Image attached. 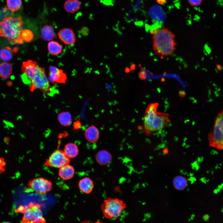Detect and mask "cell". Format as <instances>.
<instances>
[{
  "instance_id": "e0dca14e",
  "label": "cell",
  "mask_w": 223,
  "mask_h": 223,
  "mask_svg": "<svg viewBox=\"0 0 223 223\" xmlns=\"http://www.w3.org/2000/svg\"><path fill=\"white\" fill-rule=\"evenodd\" d=\"M81 3L79 0H66L64 4L65 10L68 12L73 13L80 8Z\"/></svg>"
},
{
  "instance_id": "1f68e13d",
  "label": "cell",
  "mask_w": 223,
  "mask_h": 223,
  "mask_svg": "<svg viewBox=\"0 0 223 223\" xmlns=\"http://www.w3.org/2000/svg\"><path fill=\"white\" fill-rule=\"evenodd\" d=\"M81 223H91L90 221V220H86L82 221ZM93 223H103L102 222L100 221H96Z\"/></svg>"
},
{
  "instance_id": "e575fe53",
  "label": "cell",
  "mask_w": 223,
  "mask_h": 223,
  "mask_svg": "<svg viewBox=\"0 0 223 223\" xmlns=\"http://www.w3.org/2000/svg\"><path fill=\"white\" fill-rule=\"evenodd\" d=\"M216 68L219 71H220L222 69V67L221 66V65L219 64H218L216 65Z\"/></svg>"
},
{
  "instance_id": "52a82bcc",
  "label": "cell",
  "mask_w": 223,
  "mask_h": 223,
  "mask_svg": "<svg viewBox=\"0 0 223 223\" xmlns=\"http://www.w3.org/2000/svg\"><path fill=\"white\" fill-rule=\"evenodd\" d=\"M39 204L31 203L26 207L21 223H46Z\"/></svg>"
},
{
  "instance_id": "44dd1931",
  "label": "cell",
  "mask_w": 223,
  "mask_h": 223,
  "mask_svg": "<svg viewBox=\"0 0 223 223\" xmlns=\"http://www.w3.org/2000/svg\"><path fill=\"white\" fill-rule=\"evenodd\" d=\"M47 48L50 54L52 55H57L60 54L62 50L61 45L57 42L50 41L48 44Z\"/></svg>"
},
{
  "instance_id": "9c48e42d",
  "label": "cell",
  "mask_w": 223,
  "mask_h": 223,
  "mask_svg": "<svg viewBox=\"0 0 223 223\" xmlns=\"http://www.w3.org/2000/svg\"><path fill=\"white\" fill-rule=\"evenodd\" d=\"M28 186L35 192L44 194L51 190L52 185L49 180L43 177L32 179L30 180Z\"/></svg>"
},
{
  "instance_id": "f1b7e54d",
  "label": "cell",
  "mask_w": 223,
  "mask_h": 223,
  "mask_svg": "<svg viewBox=\"0 0 223 223\" xmlns=\"http://www.w3.org/2000/svg\"><path fill=\"white\" fill-rule=\"evenodd\" d=\"M81 126V124L80 120H78L75 121L73 124V127L75 129H79Z\"/></svg>"
},
{
  "instance_id": "8d00e7d4",
  "label": "cell",
  "mask_w": 223,
  "mask_h": 223,
  "mask_svg": "<svg viewBox=\"0 0 223 223\" xmlns=\"http://www.w3.org/2000/svg\"><path fill=\"white\" fill-rule=\"evenodd\" d=\"M1 223H11L10 222H7V221H5V222H2Z\"/></svg>"
},
{
  "instance_id": "8992f818",
  "label": "cell",
  "mask_w": 223,
  "mask_h": 223,
  "mask_svg": "<svg viewBox=\"0 0 223 223\" xmlns=\"http://www.w3.org/2000/svg\"><path fill=\"white\" fill-rule=\"evenodd\" d=\"M210 146L223 150V110L216 117L213 128L208 135Z\"/></svg>"
},
{
  "instance_id": "ffe728a7",
  "label": "cell",
  "mask_w": 223,
  "mask_h": 223,
  "mask_svg": "<svg viewBox=\"0 0 223 223\" xmlns=\"http://www.w3.org/2000/svg\"><path fill=\"white\" fill-rule=\"evenodd\" d=\"M57 119L60 124L63 126H68L72 122V116L68 112H62L57 116Z\"/></svg>"
},
{
  "instance_id": "7a4b0ae2",
  "label": "cell",
  "mask_w": 223,
  "mask_h": 223,
  "mask_svg": "<svg viewBox=\"0 0 223 223\" xmlns=\"http://www.w3.org/2000/svg\"><path fill=\"white\" fill-rule=\"evenodd\" d=\"M153 45L155 54L164 59L174 52L176 43L175 35L168 28H163L151 31Z\"/></svg>"
},
{
  "instance_id": "f546056e",
  "label": "cell",
  "mask_w": 223,
  "mask_h": 223,
  "mask_svg": "<svg viewBox=\"0 0 223 223\" xmlns=\"http://www.w3.org/2000/svg\"><path fill=\"white\" fill-rule=\"evenodd\" d=\"M156 2L159 4H162L164 3L166 0H156Z\"/></svg>"
},
{
  "instance_id": "7c38bea8",
  "label": "cell",
  "mask_w": 223,
  "mask_h": 223,
  "mask_svg": "<svg viewBox=\"0 0 223 223\" xmlns=\"http://www.w3.org/2000/svg\"><path fill=\"white\" fill-rule=\"evenodd\" d=\"M100 136L98 129L94 125L88 127L84 131L85 138L89 142L94 143L98 141Z\"/></svg>"
},
{
  "instance_id": "cb8c5ba5",
  "label": "cell",
  "mask_w": 223,
  "mask_h": 223,
  "mask_svg": "<svg viewBox=\"0 0 223 223\" xmlns=\"http://www.w3.org/2000/svg\"><path fill=\"white\" fill-rule=\"evenodd\" d=\"M34 37V35L30 30L25 29L22 30L21 34V38L24 42H30L33 40Z\"/></svg>"
},
{
  "instance_id": "83f0119b",
  "label": "cell",
  "mask_w": 223,
  "mask_h": 223,
  "mask_svg": "<svg viewBox=\"0 0 223 223\" xmlns=\"http://www.w3.org/2000/svg\"><path fill=\"white\" fill-rule=\"evenodd\" d=\"M6 164L4 159L2 158H0V174L5 170L3 167L5 166Z\"/></svg>"
},
{
  "instance_id": "484cf974",
  "label": "cell",
  "mask_w": 223,
  "mask_h": 223,
  "mask_svg": "<svg viewBox=\"0 0 223 223\" xmlns=\"http://www.w3.org/2000/svg\"><path fill=\"white\" fill-rule=\"evenodd\" d=\"M149 72L147 70L142 69L139 73V78L142 80L145 79L147 77Z\"/></svg>"
},
{
  "instance_id": "2e32d148",
  "label": "cell",
  "mask_w": 223,
  "mask_h": 223,
  "mask_svg": "<svg viewBox=\"0 0 223 223\" xmlns=\"http://www.w3.org/2000/svg\"><path fill=\"white\" fill-rule=\"evenodd\" d=\"M63 151L68 158H73L78 155L79 150L76 144L70 142L65 145Z\"/></svg>"
},
{
  "instance_id": "7402d4cb",
  "label": "cell",
  "mask_w": 223,
  "mask_h": 223,
  "mask_svg": "<svg viewBox=\"0 0 223 223\" xmlns=\"http://www.w3.org/2000/svg\"><path fill=\"white\" fill-rule=\"evenodd\" d=\"M13 49L9 46H5L0 49V58L4 61L11 60L13 57Z\"/></svg>"
},
{
  "instance_id": "4dcf8cb0",
  "label": "cell",
  "mask_w": 223,
  "mask_h": 223,
  "mask_svg": "<svg viewBox=\"0 0 223 223\" xmlns=\"http://www.w3.org/2000/svg\"><path fill=\"white\" fill-rule=\"evenodd\" d=\"M136 66L134 64H131L130 66V69L132 72H134V70L135 69Z\"/></svg>"
},
{
  "instance_id": "5bb4252c",
  "label": "cell",
  "mask_w": 223,
  "mask_h": 223,
  "mask_svg": "<svg viewBox=\"0 0 223 223\" xmlns=\"http://www.w3.org/2000/svg\"><path fill=\"white\" fill-rule=\"evenodd\" d=\"M78 185L80 190L86 194L91 193L94 187L93 181L88 177H85L81 179L79 181Z\"/></svg>"
},
{
  "instance_id": "ba28073f",
  "label": "cell",
  "mask_w": 223,
  "mask_h": 223,
  "mask_svg": "<svg viewBox=\"0 0 223 223\" xmlns=\"http://www.w3.org/2000/svg\"><path fill=\"white\" fill-rule=\"evenodd\" d=\"M70 162V159L66 155L63 151L57 150L50 155L44 164L50 167L60 168L69 164Z\"/></svg>"
},
{
  "instance_id": "603a6c76",
  "label": "cell",
  "mask_w": 223,
  "mask_h": 223,
  "mask_svg": "<svg viewBox=\"0 0 223 223\" xmlns=\"http://www.w3.org/2000/svg\"><path fill=\"white\" fill-rule=\"evenodd\" d=\"M7 5L11 11L15 12L20 8L22 5V0H7Z\"/></svg>"
},
{
  "instance_id": "9a60e30c",
  "label": "cell",
  "mask_w": 223,
  "mask_h": 223,
  "mask_svg": "<svg viewBox=\"0 0 223 223\" xmlns=\"http://www.w3.org/2000/svg\"><path fill=\"white\" fill-rule=\"evenodd\" d=\"M74 174L75 169L74 168L69 164L60 168L59 171V176L64 180H68L72 178Z\"/></svg>"
},
{
  "instance_id": "6da1fadb",
  "label": "cell",
  "mask_w": 223,
  "mask_h": 223,
  "mask_svg": "<svg viewBox=\"0 0 223 223\" xmlns=\"http://www.w3.org/2000/svg\"><path fill=\"white\" fill-rule=\"evenodd\" d=\"M21 70L24 76L30 81L29 89L33 92L39 89L45 93L49 92L51 87L44 68L40 67L36 62L31 60L23 62Z\"/></svg>"
},
{
  "instance_id": "8fae6325",
  "label": "cell",
  "mask_w": 223,
  "mask_h": 223,
  "mask_svg": "<svg viewBox=\"0 0 223 223\" xmlns=\"http://www.w3.org/2000/svg\"><path fill=\"white\" fill-rule=\"evenodd\" d=\"M58 35L60 41L65 45H72L76 42L75 35L73 30L70 28H64L60 29Z\"/></svg>"
},
{
  "instance_id": "4316f807",
  "label": "cell",
  "mask_w": 223,
  "mask_h": 223,
  "mask_svg": "<svg viewBox=\"0 0 223 223\" xmlns=\"http://www.w3.org/2000/svg\"><path fill=\"white\" fill-rule=\"evenodd\" d=\"M187 1L190 6L193 7H197L201 4L202 0H187Z\"/></svg>"
},
{
  "instance_id": "5b68a950",
  "label": "cell",
  "mask_w": 223,
  "mask_h": 223,
  "mask_svg": "<svg viewBox=\"0 0 223 223\" xmlns=\"http://www.w3.org/2000/svg\"><path fill=\"white\" fill-rule=\"evenodd\" d=\"M126 207L122 200L109 197L104 200L101 208L104 217L111 219L118 217Z\"/></svg>"
},
{
  "instance_id": "d4e9b609",
  "label": "cell",
  "mask_w": 223,
  "mask_h": 223,
  "mask_svg": "<svg viewBox=\"0 0 223 223\" xmlns=\"http://www.w3.org/2000/svg\"><path fill=\"white\" fill-rule=\"evenodd\" d=\"M178 178L175 180V185L178 188L183 187L185 185V181L183 178Z\"/></svg>"
},
{
  "instance_id": "4fadbf2b",
  "label": "cell",
  "mask_w": 223,
  "mask_h": 223,
  "mask_svg": "<svg viewBox=\"0 0 223 223\" xmlns=\"http://www.w3.org/2000/svg\"><path fill=\"white\" fill-rule=\"evenodd\" d=\"M112 156L108 151L102 150L98 151L95 155V159L98 164L102 166H105L112 161Z\"/></svg>"
},
{
  "instance_id": "30bf717a",
  "label": "cell",
  "mask_w": 223,
  "mask_h": 223,
  "mask_svg": "<svg viewBox=\"0 0 223 223\" xmlns=\"http://www.w3.org/2000/svg\"><path fill=\"white\" fill-rule=\"evenodd\" d=\"M48 79L49 81L53 84H65L67 77L62 70L51 65L49 68Z\"/></svg>"
},
{
  "instance_id": "836d02e7",
  "label": "cell",
  "mask_w": 223,
  "mask_h": 223,
  "mask_svg": "<svg viewBox=\"0 0 223 223\" xmlns=\"http://www.w3.org/2000/svg\"><path fill=\"white\" fill-rule=\"evenodd\" d=\"M130 71V69L128 67H126L125 69V72L127 73L129 72Z\"/></svg>"
},
{
  "instance_id": "277c9868",
  "label": "cell",
  "mask_w": 223,
  "mask_h": 223,
  "mask_svg": "<svg viewBox=\"0 0 223 223\" xmlns=\"http://www.w3.org/2000/svg\"><path fill=\"white\" fill-rule=\"evenodd\" d=\"M158 103H151L146 108L143 120L144 128L146 132L160 130L170 122L168 115L157 111Z\"/></svg>"
},
{
  "instance_id": "3957f363",
  "label": "cell",
  "mask_w": 223,
  "mask_h": 223,
  "mask_svg": "<svg viewBox=\"0 0 223 223\" xmlns=\"http://www.w3.org/2000/svg\"><path fill=\"white\" fill-rule=\"evenodd\" d=\"M24 22L22 17H7L0 22V37H4L12 44H21Z\"/></svg>"
},
{
  "instance_id": "d590c367",
  "label": "cell",
  "mask_w": 223,
  "mask_h": 223,
  "mask_svg": "<svg viewBox=\"0 0 223 223\" xmlns=\"http://www.w3.org/2000/svg\"><path fill=\"white\" fill-rule=\"evenodd\" d=\"M12 84V83L11 81H8L7 83V85L9 86H11Z\"/></svg>"
},
{
  "instance_id": "d6a6232c",
  "label": "cell",
  "mask_w": 223,
  "mask_h": 223,
  "mask_svg": "<svg viewBox=\"0 0 223 223\" xmlns=\"http://www.w3.org/2000/svg\"><path fill=\"white\" fill-rule=\"evenodd\" d=\"M4 141L7 143H8L10 141V138L8 137H6L5 138Z\"/></svg>"
},
{
  "instance_id": "d6986e66",
  "label": "cell",
  "mask_w": 223,
  "mask_h": 223,
  "mask_svg": "<svg viewBox=\"0 0 223 223\" xmlns=\"http://www.w3.org/2000/svg\"><path fill=\"white\" fill-rule=\"evenodd\" d=\"M13 68L9 62H3L0 64V77L4 79L8 78L11 74Z\"/></svg>"
},
{
  "instance_id": "ac0fdd59",
  "label": "cell",
  "mask_w": 223,
  "mask_h": 223,
  "mask_svg": "<svg viewBox=\"0 0 223 223\" xmlns=\"http://www.w3.org/2000/svg\"><path fill=\"white\" fill-rule=\"evenodd\" d=\"M41 37L43 40L51 41L55 37L54 29L51 25H46L42 28Z\"/></svg>"
}]
</instances>
